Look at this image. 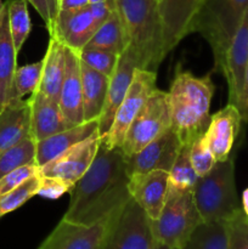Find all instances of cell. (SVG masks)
Masks as SVG:
<instances>
[{
    "label": "cell",
    "instance_id": "6da1fadb",
    "mask_svg": "<svg viewBox=\"0 0 248 249\" xmlns=\"http://www.w3.org/2000/svg\"><path fill=\"white\" fill-rule=\"evenodd\" d=\"M129 179L121 148H108L101 140L92 164L71 190L62 219L83 225L108 220L131 199Z\"/></svg>",
    "mask_w": 248,
    "mask_h": 249
},
{
    "label": "cell",
    "instance_id": "7a4b0ae2",
    "mask_svg": "<svg viewBox=\"0 0 248 249\" xmlns=\"http://www.w3.org/2000/svg\"><path fill=\"white\" fill-rule=\"evenodd\" d=\"M168 92L172 129L181 145H191L204 135L211 116L214 84L211 75L196 77L177 66Z\"/></svg>",
    "mask_w": 248,
    "mask_h": 249
},
{
    "label": "cell",
    "instance_id": "3957f363",
    "mask_svg": "<svg viewBox=\"0 0 248 249\" xmlns=\"http://www.w3.org/2000/svg\"><path fill=\"white\" fill-rule=\"evenodd\" d=\"M123 22L126 48L139 68L157 71L165 58L158 0H114Z\"/></svg>",
    "mask_w": 248,
    "mask_h": 249
},
{
    "label": "cell",
    "instance_id": "277c9868",
    "mask_svg": "<svg viewBox=\"0 0 248 249\" xmlns=\"http://www.w3.org/2000/svg\"><path fill=\"white\" fill-rule=\"evenodd\" d=\"M192 192L204 223L230 220L242 209L236 190L233 157L216 162L208 174L199 178Z\"/></svg>",
    "mask_w": 248,
    "mask_h": 249
},
{
    "label": "cell",
    "instance_id": "5b68a950",
    "mask_svg": "<svg viewBox=\"0 0 248 249\" xmlns=\"http://www.w3.org/2000/svg\"><path fill=\"white\" fill-rule=\"evenodd\" d=\"M248 7V0H204L195 23L213 53V71L223 74L225 56L233 34Z\"/></svg>",
    "mask_w": 248,
    "mask_h": 249
},
{
    "label": "cell",
    "instance_id": "8992f818",
    "mask_svg": "<svg viewBox=\"0 0 248 249\" xmlns=\"http://www.w3.org/2000/svg\"><path fill=\"white\" fill-rule=\"evenodd\" d=\"M202 223L194 192L168 191L164 207L158 219L151 221V229L156 242L170 249H181Z\"/></svg>",
    "mask_w": 248,
    "mask_h": 249
},
{
    "label": "cell",
    "instance_id": "52a82bcc",
    "mask_svg": "<svg viewBox=\"0 0 248 249\" xmlns=\"http://www.w3.org/2000/svg\"><path fill=\"white\" fill-rule=\"evenodd\" d=\"M172 128L168 92L156 88L131 122L121 150L131 156Z\"/></svg>",
    "mask_w": 248,
    "mask_h": 249
},
{
    "label": "cell",
    "instance_id": "ba28073f",
    "mask_svg": "<svg viewBox=\"0 0 248 249\" xmlns=\"http://www.w3.org/2000/svg\"><path fill=\"white\" fill-rule=\"evenodd\" d=\"M151 220L133 198L109 219L100 249H152Z\"/></svg>",
    "mask_w": 248,
    "mask_h": 249
},
{
    "label": "cell",
    "instance_id": "9c48e42d",
    "mask_svg": "<svg viewBox=\"0 0 248 249\" xmlns=\"http://www.w3.org/2000/svg\"><path fill=\"white\" fill-rule=\"evenodd\" d=\"M157 73L156 71L136 68L128 92L117 109L108 134L102 139V142L108 148H121L131 122L139 113L150 95L155 91Z\"/></svg>",
    "mask_w": 248,
    "mask_h": 249
},
{
    "label": "cell",
    "instance_id": "30bf717a",
    "mask_svg": "<svg viewBox=\"0 0 248 249\" xmlns=\"http://www.w3.org/2000/svg\"><path fill=\"white\" fill-rule=\"evenodd\" d=\"M203 2L204 0H158L167 55L182 39L194 33Z\"/></svg>",
    "mask_w": 248,
    "mask_h": 249
},
{
    "label": "cell",
    "instance_id": "8fae6325",
    "mask_svg": "<svg viewBox=\"0 0 248 249\" xmlns=\"http://www.w3.org/2000/svg\"><path fill=\"white\" fill-rule=\"evenodd\" d=\"M182 145L179 136L172 128L158 136L142 150L131 156H124L129 177L136 173H148L152 170L170 172Z\"/></svg>",
    "mask_w": 248,
    "mask_h": 249
},
{
    "label": "cell",
    "instance_id": "7c38bea8",
    "mask_svg": "<svg viewBox=\"0 0 248 249\" xmlns=\"http://www.w3.org/2000/svg\"><path fill=\"white\" fill-rule=\"evenodd\" d=\"M101 140V136L96 134L68 148L60 156L40 167V175L60 178L75 184L94 162Z\"/></svg>",
    "mask_w": 248,
    "mask_h": 249
},
{
    "label": "cell",
    "instance_id": "4fadbf2b",
    "mask_svg": "<svg viewBox=\"0 0 248 249\" xmlns=\"http://www.w3.org/2000/svg\"><path fill=\"white\" fill-rule=\"evenodd\" d=\"M109 219L94 225H83L62 219L38 249H100Z\"/></svg>",
    "mask_w": 248,
    "mask_h": 249
},
{
    "label": "cell",
    "instance_id": "5bb4252c",
    "mask_svg": "<svg viewBox=\"0 0 248 249\" xmlns=\"http://www.w3.org/2000/svg\"><path fill=\"white\" fill-rule=\"evenodd\" d=\"M129 194L131 198L143 209L151 221L159 216L169 189V173L164 170H152L148 173H136L129 179Z\"/></svg>",
    "mask_w": 248,
    "mask_h": 249
},
{
    "label": "cell",
    "instance_id": "9a60e30c",
    "mask_svg": "<svg viewBox=\"0 0 248 249\" xmlns=\"http://www.w3.org/2000/svg\"><path fill=\"white\" fill-rule=\"evenodd\" d=\"M242 122L240 109L232 104H228L211 116L208 128L203 136L218 162H223L230 157Z\"/></svg>",
    "mask_w": 248,
    "mask_h": 249
},
{
    "label": "cell",
    "instance_id": "2e32d148",
    "mask_svg": "<svg viewBox=\"0 0 248 249\" xmlns=\"http://www.w3.org/2000/svg\"><path fill=\"white\" fill-rule=\"evenodd\" d=\"M248 65V7L233 34L225 56L223 75L228 83L229 104L237 106Z\"/></svg>",
    "mask_w": 248,
    "mask_h": 249
},
{
    "label": "cell",
    "instance_id": "e0dca14e",
    "mask_svg": "<svg viewBox=\"0 0 248 249\" xmlns=\"http://www.w3.org/2000/svg\"><path fill=\"white\" fill-rule=\"evenodd\" d=\"M136 68L139 67L135 58L131 55L130 51L125 49L119 55L116 70H114L113 74L109 77L106 101H105L104 109H102V113L99 119V134L101 139H104L111 129L117 109L121 106L122 101L128 92Z\"/></svg>",
    "mask_w": 248,
    "mask_h": 249
},
{
    "label": "cell",
    "instance_id": "ac0fdd59",
    "mask_svg": "<svg viewBox=\"0 0 248 249\" xmlns=\"http://www.w3.org/2000/svg\"><path fill=\"white\" fill-rule=\"evenodd\" d=\"M99 27L89 6L77 11H60L55 31L50 36H56L67 48L79 53L88 45Z\"/></svg>",
    "mask_w": 248,
    "mask_h": 249
},
{
    "label": "cell",
    "instance_id": "d6986e66",
    "mask_svg": "<svg viewBox=\"0 0 248 249\" xmlns=\"http://www.w3.org/2000/svg\"><path fill=\"white\" fill-rule=\"evenodd\" d=\"M58 104L71 123L77 125L84 122L80 58L79 53L70 48H67L65 77L61 85Z\"/></svg>",
    "mask_w": 248,
    "mask_h": 249
},
{
    "label": "cell",
    "instance_id": "ffe728a7",
    "mask_svg": "<svg viewBox=\"0 0 248 249\" xmlns=\"http://www.w3.org/2000/svg\"><path fill=\"white\" fill-rule=\"evenodd\" d=\"M29 102L32 112V136L36 142L74 126V124L66 118L57 101L48 99L39 91H35L29 97Z\"/></svg>",
    "mask_w": 248,
    "mask_h": 249
},
{
    "label": "cell",
    "instance_id": "44dd1931",
    "mask_svg": "<svg viewBox=\"0 0 248 249\" xmlns=\"http://www.w3.org/2000/svg\"><path fill=\"white\" fill-rule=\"evenodd\" d=\"M32 135L29 99L10 100L0 109V153Z\"/></svg>",
    "mask_w": 248,
    "mask_h": 249
},
{
    "label": "cell",
    "instance_id": "7402d4cb",
    "mask_svg": "<svg viewBox=\"0 0 248 249\" xmlns=\"http://www.w3.org/2000/svg\"><path fill=\"white\" fill-rule=\"evenodd\" d=\"M99 134V121L83 122L36 142V164L43 167L77 143ZM100 135V134H99Z\"/></svg>",
    "mask_w": 248,
    "mask_h": 249
},
{
    "label": "cell",
    "instance_id": "603a6c76",
    "mask_svg": "<svg viewBox=\"0 0 248 249\" xmlns=\"http://www.w3.org/2000/svg\"><path fill=\"white\" fill-rule=\"evenodd\" d=\"M67 46L56 36H50L48 49L43 57V72L38 90L48 99L57 101L60 99L61 85L66 70Z\"/></svg>",
    "mask_w": 248,
    "mask_h": 249
},
{
    "label": "cell",
    "instance_id": "cb8c5ba5",
    "mask_svg": "<svg viewBox=\"0 0 248 249\" xmlns=\"http://www.w3.org/2000/svg\"><path fill=\"white\" fill-rule=\"evenodd\" d=\"M17 55L9 26L7 5L0 10V109L11 100L12 82L17 70Z\"/></svg>",
    "mask_w": 248,
    "mask_h": 249
},
{
    "label": "cell",
    "instance_id": "d4e9b609",
    "mask_svg": "<svg viewBox=\"0 0 248 249\" xmlns=\"http://www.w3.org/2000/svg\"><path fill=\"white\" fill-rule=\"evenodd\" d=\"M84 122L99 121L106 101L109 77L96 72L80 61Z\"/></svg>",
    "mask_w": 248,
    "mask_h": 249
},
{
    "label": "cell",
    "instance_id": "484cf974",
    "mask_svg": "<svg viewBox=\"0 0 248 249\" xmlns=\"http://www.w3.org/2000/svg\"><path fill=\"white\" fill-rule=\"evenodd\" d=\"M85 48L101 49V50L111 51L118 55H121L125 50L126 36L117 6L112 11L111 16L96 29Z\"/></svg>",
    "mask_w": 248,
    "mask_h": 249
},
{
    "label": "cell",
    "instance_id": "4316f807",
    "mask_svg": "<svg viewBox=\"0 0 248 249\" xmlns=\"http://www.w3.org/2000/svg\"><path fill=\"white\" fill-rule=\"evenodd\" d=\"M228 223H202L181 249H228Z\"/></svg>",
    "mask_w": 248,
    "mask_h": 249
},
{
    "label": "cell",
    "instance_id": "83f0119b",
    "mask_svg": "<svg viewBox=\"0 0 248 249\" xmlns=\"http://www.w3.org/2000/svg\"><path fill=\"white\" fill-rule=\"evenodd\" d=\"M36 164V141L32 135L0 153V179L27 164Z\"/></svg>",
    "mask_w": 248,
    "mask_h": 249
},
{
    "label": "cell",
    "instance_id": "f1b7e54d",
    "mask_svg": "<svg viewBox=\"0 0 248 249\" xmlns=\"http://www.w3.org/2000/svg\"><path fill=\"white\" fill-rule=\"evenodd\" d=\"M199 177L192 167L190 160V145H184L169 172V189L170 192L192 191L196 186Z\"/></svg>",
    "mask_w": 248,
    "mask_h": 249
},
{
    "label": "cell",
    "instance_id": "f546056e",
    "mask_svg": "<svg viewBox=\"0 0 248 249\" xmlns=\"http://www.w3.org/2000/svg\"><path fill=\"white\" fill-rule=\"evenodd\" d=\"M27 0H7V15L12 40L17 53L22 49L32 29Z\"/></svg>",
    "mask_w": 248,
    "mask_h": 249
},
{
    "label": "cell",
    "instance_id": "4dcf8cb0",
    "mask_svg": "<svg viewBox=\"0 0 248 249\" xmlns=\"http://www.w3.org/2000/svg\"><path fill=\"white\" fill-rule=\"evenodd\" d=\"M40 185L41 175L39 173V174L32 177L31 179L24 181L19 186L15 187L14 190L9 191L7 194L0 196V218L15 212L19 207L23 206L26 202H28L32 197L38 195Z\"/></svg>",
    "mask_w": 248,
    "mask_h": 249
},
{
    "label": "cell",
    "instance_id": "1f68e13d",
    "mask_svg": "<svg viewBox=\"0 0 248 249\" xmlns=\"http://www.w3.org/2000/svg\"><path fill=\"white\" fill-rule=\"evenodd\" d=\"M43 72V60L38 62L17 67L12 82L11 100L23 99L26 95H32L38 90Z\"/></svg>",
    "mask_w": 248,
    "mask_h": 249
},
{
    "label": "cell",
    "instance_id": "d6a6232c",
    "mask_svg": "<svg viewBox=\"0 0 248 249\" xmlns=\"http://www.w3.org/2000/svg\"><path fill=\"white\" fill-rule=\"evenodd\" d=\"M78 53H79V58L83 63L107 77H111L113 74L119 60L118 53L101 50V49L84 48Z\"/></svg>",
    "mask_w": 248,
    "mask_h": 249
},
{
    "label": "cell",
    "instance_id": "836d02e7",
    "mask_svg": "<svg viewBox=\"0 0 248 249\" xmlns=\"http://www.w3.org/2000/svg\"><path fill=\"white\" fill-rule=\"evenodd\" d=\"M190 160L199 178L208 174L218 162L207 145L204 136H201L190 145Z\"/></svg>",
    "mask_w": 248,
    "mask_h": 249
},
{
    "label": "cell",
    "instance_id": "e575fe53",
    "mask_svg": "<svg viewBox=\"0 0 248 249\" xmlns=\"http://www.w3.org/2000/svg\"><path fill=\"white\" fill-rule=\"evenodd\" d=\"M228 223V249H248V216L238 211Z\"/></svg>",
    "mask_w": 248,
    "mask_h": 249
},
{
    "label": "cell",
    "instance_id": "d590c367",
    "mask_svg": "<svg viewBox=\"0 0 248 249\" xmlns=\"http://www.w3.org/2000/svg\"><path fill=\"white\" fill-rule=\"evenodd\" d=\"M39 173H40V167L35 163L23 165V167L12 170V172H10L9 174H6L0 179V196L7 194L9 191L14 190L15 187L19 186V185L23 184L24 181L31 179L34 175L39 174Z\"/></svg>",
    "mask_w": 248,
    "mask_h": 249
},
{
    "label": "cell",
    "instance_id": "8d00e7d4",
    "mask_svg": "<svg viewBox=\"0 0 248 249\" xmlns=\"http://www.w3.org/2000/svg\"><path fill=\"white\" fill-rule=\"evenodd\" d=\"M36 10L45 23L49 34L55 31L58 14L61 11V0H27Z\"/></svg>",
    "mask_w": 248,
    "mask_h": 249
},
{
    "label": "cell",
    "instance_id": "74e56055",
    "mask_svg": "<svg viewBox=\"0 0 248 249\" xmlns=\"http://www.w3.org/2000/svg\"><path fill=\"white\" fill-rule=\"evenodd\" d=\"M74 184L60 178L41 177V185L38 195L48 199H57L66 192L70 194Z\"/></svg>",
    "mask_w": 248,
    "mask_h": 249
},
{
    "label": "cell",
    "instance_id": "f35d334b",
    "mask_svg": "<svg viewBox=\"0 0 248 249\" xmlns=\"http://www.w3.org/2000/svg\"><path fill=\"white\" fill-rule=\"evenodd\" d=\"M238 109L242 116V121L248 123V65L246 68L245 78H243V84H242V91H241L240 101L237 105Z\"/></svg>",
    "mask_w": 248,
    "mask_h": 249
},
{
    "label": "cell",
    "instance_id": "ab89813d",
    "mask_svg": "<svg viewBox=\"0 0 248 249\" xmlns=\"http://www.w3.org/2000/svg\"><path fill=\"white\" fill-rule=\"evenodd\" d=\"M89 6V0H61V11H77Z\"/></svg>",
    "mask_w": 248,
    "mask_h": 249
},
{
    "label": "cell",
    "instance_id": "60d3db41",
    "mask_svg": "<svg viewBox=\"0 0 248 249\" xmlns=\"http://www.w3.org/2000/svg\"><path fill=\"white\" fill-rule=\"evenodd\" d=\"M241 207H242V211L246 215L248 216V187L243 191L242 194V199H241Z\"/></svg>",
    "mask_w": 248,
    "mask_h": 249
},
{
    "label": "cell",
    "instance_id": "b9f144b4",
    "mask_svg": "<svg viewBox=\"0 0 248 249\" xmlns=\"http://www.w3.org/2000/svg\"><path fill=\"white\" fill-rule=\"evenodd\" d=\"M152 249H170L168 248L167 246L162 245V243H158V242H155V246H153Z\"/></svg>",
    "mask_w": 248,
    "mask_h": 249
},
{
    "label": "cell",
    "instance_id": "7bdbcfd3",
    "mask_svg": "<svg viewBox=\"0 0 248 249\" xmlns=\"http://www.w3.org/2000/svg\"><path fill=\"white\" fill-rule=\"evenodd\" d=\"M4 4H5V2H2V0H0V10H1L2 7H4Z\"/></svg>",
    "mask_w": 248,
    "mask_h": 249
}]
</instances>
